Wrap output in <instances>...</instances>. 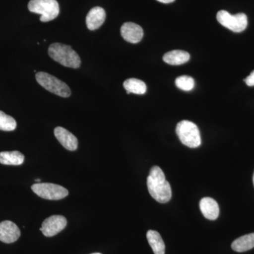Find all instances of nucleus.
<instances>
[{
    "label": "nucleus",
    "instance_id": "f257e3e1",
    "mask_svg": "<svg viewBox=\"0 0 254 254\" xmlns=\"http://www.w3.org/2000/svg\"><path fill=\"white\" fill-rule=\"evenodd\" d=\"M147 186L150 195L159 203H166L171 199V187L165 179L163 170L158 166L150 169Z\"/></svg>",
    "mask_w": 254,
    "mask_h": 254
},
{
    "label": "nucleus",
    "instance_id": "9b49d317",
    "mask_svg": "<svg viewBox=\"0 0 254 254\" xmlns=\"http://www.w3.org/2000/svg\"><path fill=\"white\" fill-rule=\"evenodd\" d=\"M55 136L66 149L74 151L78 148V139L73 133L63 127L55 128Z\"/></svg>",
    "mask_w": 254,
    "mask_h": 254
},
{
    "label": "nucleus",
    "instance_id": "4be33fe9",
    "mask_svg": "<svg viewBox=\"0 0 254 254\" xmlns=\"http://www.w3.org/2000/svg\"><path fill=\"white\" fill-rule=\"evenodd\" d=\"M160 2L164 3V4H169V3L173 2L175 0H157Z\"/></svg>",
    "mask_w": 254,
    "mask_h": 254
},
{
    "label": "nucleus",
    "instance_id": "20e7f679",
    "mask_svg": "<svg viewBox=\"0 0 254 254\" xmlns=\"http://www.w3.org/2000/svg\"><path fill=\"white\" fill-rule=\"evenodd\" d=\"M28 8L31 12L41 15L42 22L52 21L60 14V6L56 0H31Z\"/></svg>",
    "mask_w": 254,
    "mask_h": 254
},
{
    "label": "nucleus",
    "instance_id": "423d86ee",
    "mask_svg": "<svg viewBox=\"0 0 254 254\" xmlns=\"http://www.w3.org/2000/svg\"><path fill=\"white\" fill-rule=\"evenodd\" d=\"M217 20L224 27L228 28L235 33H240L245 31L248 25V18L245 14L240 13L232 15L225 10L218 11L217 14Z\"/></svg>",
    "mask_w": 254,
    "mask_h": 254
},
{
    "label": "nucleus",
    "instance_id": "39448f33",
    "mask_svg": "<svg viewBox=\"0 0 254 254\" xmlns=\"http://www.w3.org/2000/svg\"><path fill=\"white\" fill-rule=\"evenodd\" d=\"M36 78L37 82L47 91L63 98L71 95V90L67 84L49 73L42 71L36 73Z\"/></svg>",
    "mask_w": 254,
    "mask_h": 254
},
{
    "label": "nucleus",
    "instance_id": "dca6fc26",
    "mask_svg": "<svg viewBox=\"0 0 254 254\" xmlns=\"http://www.w3.org/2000/svg\"><path fill=\"white\" fill-rule=\"evenodd\" d=\"M146 237L155 254H165V243L158 232L149 230L147 232Z\"/></svg>",
    "mask_w": 254,
    "mask_h": 254
},
{
    "label": "nucleus",
    "instance_id": "412c9836",
    "mask_svg": "<svg viewBox=\"0 0 254 254\" xmlns=\"http://www.w3.org/2000/svg\"><path fill=\"white\" fill-rule=\"evenodd\" d=\"M245 81L247 83V86H254V71L251 73L248 77L246 78Z\"/></svg>",
    "mask_w": 254,
    "mask_h": 254
},
{
    "label": "nucleus",
    "instance_id": "a211bd4d",
    "mask_svg": "<svg viewBox=\"0 0 254 254\" xmlns=\"http://www.w3.org/2000/svg\"><path fill=\"white\" fill-rule=\"evenodd\" d=\"M24 161V155L18 151H4L0 153V163L5 165H21Z\"/></svg>",
    "mask_w": 254,
    "mask_h": 254
},
{
    "label": "nucleus",
    "instance_id": "5701e85b",
    "mask_svg": "<svg viewBox=\"0 0 254 254\" xmlns=\"http://www.w3.org/2000/svg\"><path fill=\"white\" fill-rule=\"evenodd\" d=\"M36 182H40L41 181V179H36V180H35Z\"/></svg>",
    "mask_w": 254,
    "mask_h": 254
},
{
    "label": "nucleus",
    "instance_id": "b1692460",
    "mask_svg": "<svg viewBox=\"0 0 254 254\" xmlns=\"http://www.w3.org/2000/svg\"><path fill=\"white\" fill-rule=\"evenodd\" d=\"M253 182H254V177H253Z\"/></svg>",
    "mask_w": 254,
    "mask_h": 254
},
{
    "label": "nucleus",
    "instance_id": "4468645a",
    "mask_svg": "<svg viewBox=\"0 0 254 254\" xmlns=\"http://www.w3.org/2000/svg\"><path fill=\"white\" fill-rule=\"evenodd\" d=\"M165 63L170 65H181L190 60V55L183 50H173L164 55Z\"/></svg>",
    "mask_w": 254,
    "mask_h": 254
},
{
    "label": "nucleus",
    "instance_id": "6ab92c4d",
    "mask_svg": "<svg viewBox=\"0 0 254 254\" xmlns=\"http://www.w3.org/2000/svg\"><path fill=\"white\" fill-rule=\"evenodd\" d=\"M16 128V122L12 117L0 111V130L5 131H14Z\"/></svg>",
    "mask_w": 254,
    "mask_h": 254
},
{
    "label": "nucleus",
    "instance_id": "f8f14e48",
    "mask_svg": "<svg viewBox=\"0 0 254 254\" xmlns=\"http://www.w3.org/2000/svg\"><path fill=\"white\" fill-rule=\"evenodd\" d=\"M105 18H106V13L104 9L100 6L93 7L90 10L86 16L87 27L91 31L98 29L105 22Z\"/></svg>",
    "mask_w": 254,
    "mask_h": 254
},
{
    "label": "nucleus",
    "instance_id": "aec40b11",
    "mask_svg": "<svg viewBox=\"0 0 254 254\" xmlns=\"http://www.w3.org/2000/svg\"><path fill=\"white\" fill-rule=\"evenodd\" d=\"M175 84L177 88L182 90V91H190L193 89L194 87V80L190 76H181L177 78L175 81Z\"/></svg>",
    "mask_w": 254,
    "mask_h": 254
},
{
    "label": "nucleus",
    "instance_id": "f3484780",
    "mask_svg": "<svg viewBox=\"0 0 254 254\" xmlns=\"http://www.w3.org/2000/svg\"><path fill=\"white\" fill-rule=\"evenodd\" d=\"M123 86L126 89L127 94L134 93L137 95H143L146 93V85L144 82L137 78H128L124 82Z\"/></svg>",
    "mask_w": 254,
    "mask_h": 254
},
{
    "label": "nucleus",
    "instance_id": "f03ea898",
    "mask_svg": "<svg viewBox=\"0 0 254 254\" xmlns=\"http://www.w3.org/2000/svg\"><path fill=\"white\" fill-rule=\"evenodd\" d=\"M48 54L52 59L66 67L78 68L81 66L80 57L67 45L53 43L48 48Z\"/></svg>",
    "mask_w": 254,
    "mask_h": 254
},
{
    "label": "nucleus",
    "instance_id": "2eb2a0df",
    "mask_svg": "<svg viewBox=\"0 0 254 254\" xmlns=\"http://www.w3.org/2000/svg\"><path fill=\"white\" fill-rule=\"evenodd\" d=\"M254 248V233L244 235L234 241L232 249L235 252H245Z\"/></svg>",
    "mask_w": 254,
    "mask_h": 254
},
{
    "label": "nucleus",
    "instance_id": "393cba45",
    "mask_svg": "<svg viewBox=\"0 0 254 254\" xmlns=\"http://www.w3.org/2000/svg\"><path fill=\"white\" fill-rule=\"evenodd\" d=\"M100 254V253H94V254Z\"/></svg>",
    "mask_w": 254,
    "mask_h": 254
},
{
    "label": "nucleus",
    "instance_id": "ddd939ff",
    "mask_svg": "<svg viewBox=\"0 0 254 254\" xmlns=\"http://www.w3.org/2000/svg\"><path fill=\"white\" fill-rule=\"evenodd\" d=\"M200 209L205 218L215 220L218 218L220 208L216 200L209 197L202 198L200 201Z\"/></svg>",
    "mask_w": 254,
    "mask_h": 254
},
{
    "label": "nucleus",
    "instance_id": "6e6552de",
    "mask_svg": "<svg viewBox=\"0 0 254 254\" xmlns=\"http://www.w3.org/2000/svg\"><path fill=\"white\" fill-rule=\"evenodd\" d=\"M66 224L67 220L63 215H53L43 221L40 230L45 236L51 237L63 230Z\"/></svg>",
    "mask_w": 254,
    "mask_h": 254
},
{
    "label": "nucleus",
    "instance_id": "1a4fd4ad",
    "mask_svg": "<svg viewBox=\"0 0 254 254\" xmlns=\"http://www.w3.org/2000/svg\"><path fill=\"white\" fill-rule=\"evenodd\" d=\"M21 235L19 228L14 222L5 220L0 222V241L6 244L16 242Z\"/></svg>",
    "mask_w": 254,
    "mask_h": 254
},
{
    "label": "nucleus",
    "instance_id": "7ed1b4c3",
    "mask_svg": "<svg viewBox=\"0 0 254 254\" xmlns=\"http://www.w3.org/2000/svg\"><path fill=\"white\" fill-rule=\"evenodd\" d=\"M176 132L182 143L189 148H198L201 144L199 129L191 122L183 120L179 123Z\"/></svg>",
    "mask_w": 254,
    "mask_h": 254
},
{
    "label": "nucleus",
    "instance_id": "9d476101",
    "mask_svg": "<svg viewBox=\"0 0 254 254\" xmlns=\"http://www.w3.org/2000/svg\"><path fill=\"white\" fill-rule=\"evenodd\" d=\"M121 35L125 41L135 44L139 43L143 38V28L136 23H125L121 27Z\"/></svg>",
    "mask_w": 254,
    "mask_h": 254
},
{
    "label": "nucleus",
    "instance_id": "0eeeda50",
    "mask_svg": "<svg viewBox=\"0 0 254 254\" xmlns=\"http://www.w3.org/2000/svg\"><path fill=\"white\" fill-rule=\"evenodd\" d=\"M31 190L38 196L47 200L63 199L68 195L66 189L55 184H35L32 185Z\"/></svg>",
    "mask_w": 254,
    "mask_h": 254
}]
</instances>
